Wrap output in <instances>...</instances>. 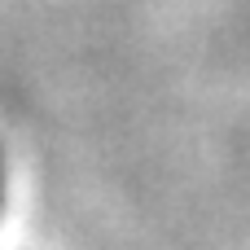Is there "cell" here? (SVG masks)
<instances>
[{
  "instance_id": "obj_1",
  "label": "cell",
  "mask_w": 250,
  "mask_h": 250,
  "mask_svg": "<svg viewBox=\"0 0 250 250\" xmlns=\"http://www.w3.org/2000/svg\"><path fill=\"white\" fill-rule=\"evenodd\" d=\"M4 189H9V171H4V154H0V215H4Z\"/></svg>"
}]
</instances>
